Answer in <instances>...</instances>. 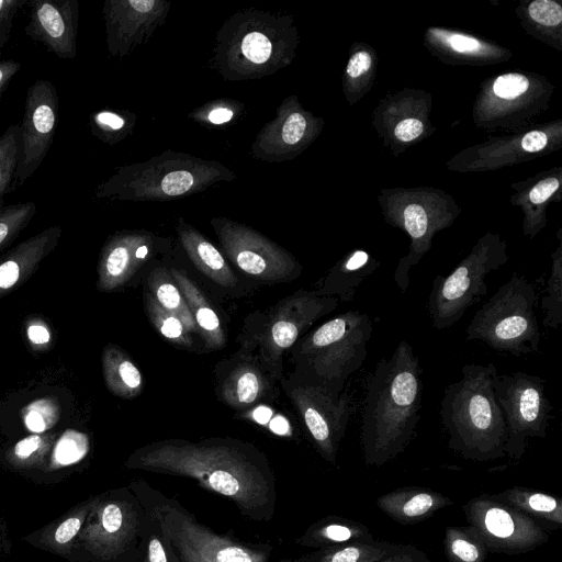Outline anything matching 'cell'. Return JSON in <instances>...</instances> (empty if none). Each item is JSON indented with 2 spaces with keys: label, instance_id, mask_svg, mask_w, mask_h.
<instances>
[{
  "label": "cell",
  "instance_id": "obj_1",
  "mask_svg": "<svg viewBox=\"0 0 562 562\" xmlns=\"http://www.w3.org/2000/svg\"><path fill=\"white\" fill-rule=\"evenodd\" d=\"M126 467L192 479L227 497L248 519L268 521L276 513L274 473L267 456L251 442L234 438L158 440L136 449Z\"/></svg>",
  "mask_w": 562,
  "mask_h": 562
},
{
  "label": "cell",
  "instance_id": "obj_2",
  "mask_svg": "<svg viewBox=\"0 0 562 562\" xmlns=\"http://www.w3.org/2000/svg\"><path fill=\"white\" fill-rule=\"evenodd\" d=\"M414 348L400 341L382 358L367 382L360 442L364 463L381 467L404 452L416 436L423 404V379Z\"/></svg>",
  "mask_w": 562,
  "mask_h": 562
},
{
  "label": "cell",
  "instance_id": "obj_3",
  "mask_svg": "<svg viewBox=\"0 0 562 562\" xmlns=\"http://www.w3.org/2000/svg\"><path fill=\"white\" fill-rule=\"evenodd\" d=\"M462 378L449 384L440 403L448 447L462 458L487 462L506 456V424L496 401L494 363L464 364Z\"/></svg>",
  "mask_w": 562,
  "mask_h": 562
},
{
  "label": "cell",
  "instance_id": "obj_4",
  "mask_svg": "<svg viewBox=\"0 0 562 562\" xmlns=\"http://www.w3.org/2000/svg\"><path fill=\"white\" fill-rule=\"evenodd\" d=\"M290 15L245 9L233 14L215 38L213 61L226 80L260 79L290 65L296 47Z\"/></svg>",
  "mask_w": 562,
  "mask_h": 562
},
{
  "label": "cell",
  "instance_id": "obj_5",
  "mask_svg": "<svg viewBox=\"0 0 562 562\" xmlns=\"http://www.w3.org/2000/svg\"><path fill=\"white\" fill-rule=\"evenodd\" d=\"M235 173L216 160L166 150L146 161L119 167L94 190L98 199L164 202L199 193Z\"/></svg>",
  "mask_w": 562,
  "mask_h": 562
},
{
  "label": "cell",
  "instance_id": "obj_6",
  "mask_svg": "<svg viewBox=\"0 0 562 562\" xmlns=\"http://www.w3.org/2000/svg\"><path fill=\"white\" fill-rule=\"evenodd\" d=\"M372 321L360 311L344 312L305 333L291 348L294 374L339 395L363 364Z\"/></svg>",
  "mask_w": 562,
  "mask_h": 562
},
{
  "label": "cell",
  "instance_id": "obj_7",
  "mask_svg": "<svg viewBox=\"0 0 562 562\" xmlns=\"http://www.w3.org/2000/svg\"><path fill=\"white\" fill-rule=\"evenodd\" d=\"M132 487L175 562H269L271 553L267 546L245 543L215 532L146 482L134 483Z\"/></svg>",
  "mask_w": 562,
  "mask_h": 562
},
{
  "label": "cell",
  "instance_id": "obj_8",
  "mask_svg": "<svg viewBox=\"0 0 562 562\" xmlns=\"http://www.w3.org/2000/svg\"><path fill=\"white\" fill-rule=\"evenodd\" d=\"M338 304V297L321 295L316 290H299L245 319L238 336L240 349L255 355L281 381L285 352Z\"/></svg>",
  "mask_w": 562,
  "mask_h": 562
},
{
  "label": "cell",
  "instance_id": "obj_9",
  "mask_svg": "<svg viewBox=\"0 0 562 562\" xmlns=\"http://www.w3.org/2000/svg\"><path fill=\"white\" fill-rule=\"evenodd\" d=\"M535 286L514 272L492 297L476 311L467 327V340H480L492 349L521 356L537 352L540 329L533 311Z\"/></svg>",
  "mask_w": 562,
  "mask_h": 562
},
{
  "label": "cell",
  "instance_id": "obj_10",
  "mask_svg": "<svg viewBox=\"0 0 562 562\" xmlns=\"http://www.w3.org/2000/svg\"><path fill=\"white\" fill-rule=\"evenodd\" d=\"M492 241L477 245L449 274L435 277L428 312L436 329L453 326L487 294V274L507 261L503 246Z\"/></svg>",
  "mask_w": 562,
  "mask_h": 562
},
{
  "label": "cell",
  "instance_id": "obj_11",
  "mask_svg": "<svg viewBox=\"0 0 562 562\" xmlns=\"http://www.w3.org/2000/svg\"><path fill=\"white\" fill-rule=\"evenodd\" d=\"M281 385L319 454L336 464L339 445L358 408L349 389L345 387L337 395L294 373L289 379H281Z\"/></svg>",
  "mask_w": 562,
  "mask_h": 562
},
{
  "label": "cell",
  "instance_id": "obj_12",
  "mask_svg": "<svg viewBox=\"0 0 562 562\" xmlns=\"http://www.w3.org/2000/svg\"><path fill=\"white\" fill-rule=\"evenodd\" d=\"M494 392L506 424L505 453L514 460H520L529 438H544L553 418L546 381L524 371L497 374Z\"/></svg>",
  "mask_w": 562,
  "mask_h": 562
},
{
  "label": "cell",
  "instance_id": "obj_13",
  "mask_svg": "<svg viewBox=\"0 0 562 562\" xmlns=\"http://www.w3.org/2000/svg\"><path fill=\"white\" fill-rule=\"evenodd\" d=\"M462 509L469 527L488 552L522 554L549 541L550 530L546 526L490 494L471 498Z\"/></svg>",
  "mask_w": 562,
  "mask_h": 562
},
{
  "label": "cell",
  "instance_id": "obj_14",
  "mask_svg": "<svg viewBox=\"0 0 562 562\" xmlns=\"http://www.w3.org/2000/svg\"><path fill=\"white\" fill-rule=\"evenodd\" d=\"M211 225L226 257L252 279L280 283L301 276L297 260L252 227L222 216L213 217Z\"/></svg>",
  "mask_w": 562,
  "mask_h": 562
},
{
  "label": "cell",
  "instance_id": "obj_15",
  "mask_svg": "<svg viewBox=\"0 0 562 562\" xmlns=\"http://www.w3.org/2000/svg\"><path fill=\"white\" fill-rule=\"evenodd\" d=\"M149 528V516L136 495L128 493L123 499L101 503L82 538L93 554L104 560L130 553L135 562H143Z\"/></svg>",
  "mask_w": 562,
  "mask_h": 562
},
{
  "label": "cell",
  "instance_id": "obj_16",
  "mask_svg": "<svg viewBox=\"0 0 562 562\" xmlns=\"http://www.w3.org/2000/svg\"><path fill=\"white\" fill-rule=\"evenodd\" d=\"M58 95L49 80L40 79L26 92L24 114L20 123L16 186L33 176L45 159L55 135Z\"/></svg>",
  "mask_w": 562,
  "mask_h": 562
},
{
  "label": "cell",
  "instance_id": "obj_17",
  "mask_svg": "<svg viewBox=\"0 0 562 562\" xmlns=\"http://www.w3.org/2000/svg\"><path fill=\"white\" fill-rule=\"evenodd\" d=\"M169 10L170 2L164 0L104 1L102 13L109 54L122 58L147 42L165 23Z\"/></svg>",
  "mask_w": 562,
  "mask_h": 562
},
{
  "label": "cell",
  "instance_id": "obj_18",
  "mask_svg": "<svg viewBox=\"0 0 562 562\" xmlns=\"http://www.w3.org/2000/svg\"><path fill=\"white\" fill-rule=\"evenodd\" d=\"M164 245L165 238L144 229L114 233L100 252L98 289L111 292L124 286Z\"/></svg>",
  "mask_w": 562,
  "mask_h": 562
},
{
  "label": "cell",
  "instance_id": "obj_19",
  "mask_svg": "<svg viewBox=\"0 0 562 562\" xmlns=\"http://www.w3.org/2000/svg\"><path fill=\"white\" fill-rule=\"evenodd\" d=\"M276 382V376L255 355L240 349L218 362L215 392L228 407L245 411L268 398Z\"/></svg>",
  "mask_w": 562,
  "mask_h": 562
},
{
  "label": "cell",
  "instance_id": "obj_20",
  "mask_svg": "<svg viewBox=\"0 0 562 562\" xmlns=\"http://www.w3.org/2000/svg\"><path fill=\"white\" fill-rule=\"evenodd\" d=\"M311 125L296 97L285 98L276 116L258 132L250 146L252 157L269 162L294 158L310 140Z\"/></svg>",
  "mask_w": 562,
  "mask_h": 562
},
{
  "label": "cell",
  "instance_id": "obj_21",
  "mask_svg": "<svg viewBox=\"0 0 562 562\" xmlns=\"http://www.w3.org/2000/svg\"><path fill=\"white\" fill-rule=\"evenodd\" d=\"M26 5V35L61 59L75 58L79 25L78 0H32Z\"/></svg>",
  "mask_w": 562,
  "mask_h": 562
},
{
  "label": "cell",
  "instance_id": "obj_22",
  "mask_svg": "<svg viewBox=\"0 0 562 562\" xmlns=\"http://www.w3.org/2000/svg\"><path fill=\"white\" fill-rule=\"evenodd\" d=\"M63 229L58 225L23 240L0 258V297L23 284L56 248Z\"/></svg>",
  "mask_w": 562,
  "mask_h": 562
},
{
  "label": "cell",
  "instance_id": "obj_23",
  "mask_svg": "<svg viewBox=\"0 0 562 562\" xmlns=\"http://www.w3.org/2000/svg\"><path fill=\"white\" fill-rule=\"evenodd\" d=\"M376 506L401 525H415L453 504L440 492L427 487L406 486L379 496Z\"/></svg>",
  "mask_w": 562,
  "mask_h": 562
},
{
  "label": "cell",
  "instance_id": "obj_24",
  "mask_svg": "<svg viewBox=\"0 0 562 562\" xmlns=\"http://www.w3.org/2000/svg\"><path fill=\"white\" fill-rule=\"evenodd\" d=\"M177 233L181 246L199 271L221 286L233 288L237 284V277L223 254L182 217L178 220Z\"/></svg>",
  "mask_w": 562,
  "mask_h": 562
},
{
  "label": "cell",
  "instance_id": "obj_25",
  "mask_svg": "<svg viewBox=\"0 0 562 562\" xmlns=\"http://www.w3.org/2000/svg\"><path fill=\"white\" fill-rule=\"evenodd\" d=\"M169 272L189 306L196 324L199 335L204 341V347L209 350L224 348L226 345L225 331L209 299L196 283L189 278L186 271L171 268Z\"/></svg>",
  "mask_w": 562,
  "mask_h": 562
},
{
  "label": "cell",
  "instance_id": "obj_26",
  "mask_svg": "<svg viewBox=\"0 0 562 562\" xmlns=\"http://www.w3.org/2000/svg\"><path fill=\"white\" fill-rule=\"evenodd\" d=\"M378 262L362 249L348 254L338 261L324 278L316 291L324 296L338 297L339 303L353 300L356 291L364 279L371 276Z\"/></svg>",
  "mask_w": 562,
  "mask_h": 562
},
{
  "label": "cell",
  "instance_id": "obj_27",
  "mask_svg": "<svg viewBox=\"0 0 562 562\" xmlns=\"http://www.w3.org/2000/svg\"><path fill=\"white\" fill-rule=\"evenodd\" d=\"M490 495L526 514L549 530L562 527V499L558 496L521 486H514Z\"/></svg>",
  "mask_w": 562,
  "mask_h": 562
},
{
  "label": "cell",
  "instance_id": "obj_28",
  "mask_svg": "<svg viewBox=\"0 0 562 562\" xmlns=\"http://www.w3.org/2000/svg\"><path fill=\"white\" fill-rule=\"evenodd\" d=\"M102 373L108 390L115 396L131 400L144 390L143 375L130 355L108 344L102 351Z\"/></svg>",
  "mask_w": 562,
  "mask_h": 562
},
{
  "label": "cell",
  "instance_id": "obj_29",
  "mask_svg": "<svg viewBox=\"0 0 562 562\" xmlns=\"http://www.w3.org/2000/svg\"><path fill=\"white\" fill-rule=\"evenodd\" d=\"M374 540L368 526L353 519L327 516L311 526L301 542L318 549Z\"/></svg>",
  "mask_w": 562,
  "mask_h": 562
},
{
  "label": "cell",
  "instance_id": "obj_30",
  "mask_svg": "<svg viewBox=\"0 0 562 562\" xmlns=\"http://www.w3.org/2000/svg\"><path fill=\"white\" fill-rule=\"evenodd\" d=\"M402 543L383 540L324 548L294 562H376L400 551Z\"/></svg>",
  "mask_w": 562,
  "mask_h": 562
},
{
  "label": "cell",
  "instance_id": "obj_31",
  "mask_svg": "<svg viewBox=\"0 0 562 562\" xmlns=\"http://www.w3.org/2000/svg\"><path fill=\"white\" fill-rule=\"evenodd\" d=\"M147 284L151 295L165 310L175 314L190 333L199 335L189 306L169 270L165 267L154 268L147 278Z\"/></svg>",
  "mask_w": 562,
  "mask_h": 562
},
{
  "label": "cell",
  "instance_id": "obj_32",
  "mask_svg": "<svg viewBox=\"0 0 562 562\" xmlns=\"http://www.w3.org/2000/svg\"><path fill=\"white\" fill-rule=\"evenodd\" d=\"M443 552L448 562H485L488 553L482 540L469 526L446 528Z\"/></svg>",
  "mask_w": 562,
  "mask_h": 562
},
{
  "label": "cell",
  "instance_id": "obj_33",
  "mask_svg": "<svg viewBox=\"0 0 562 562\" xmlns=\"http://www.w3.org/2000/svg\"><path fill=\"white\" fill-rule=\"evenodd\" d=\"M145 314L155 329L178 348L191 349L193 339L183 323L165 310L149 291L143 294Z\"/></svg>",
  "mask_w": 562,
  "mask_h": 562
},
{
  "label": "cell",
  "instance_id": "obj_34",
  "mask_svg": "<svg viewBox=\"0 0 562 562\" xmlns=\"http://www.w3.org/2000/svg\"><path fill=\"white\" fill-rule=\"evenodd\" d=\"M20 144V123L11 124L0 136V210L4 195L15 183Z\"/></svg>",
  "mask_w": 562,
  "mask_h": 562
},
{
  "label": "cell",
  "instance_id": "obj_35",
  "mask_svg": "<svg viewBox=\"0 0 562 562\" xmlns=\"http://www.w3.org/2000/svg\"><path fill=\"white\" fill-rule=\"evenodd\" d=\"M552 258L551 272L541 300V310L544 313L543 325L548 328L559 329L562 323V257L560 249Z\"/></svg>",
  "mask_w": 562,
  "mask_h": 562
},
{
  "label": "cell",
  "instance_id": "obj_36",
  "mask_svg": "<svg viewBox=\"0 0 562 562\" xmlns=\"http://www.w3.org/2000/svg\"><path fill=\"white\" fill-rule=\"evenodd\" d=\"M126 113L101 110L93 112L89 119V128L93 136L105 144L113 145L122 140L134 123Z\"/></svg>",
  "mask_w": 562,
  "mask_h": 562
},
{
  "label": "cell",
  "instance_id": "obj_37",
  "mask_svg": "<svg viewBox=\"0 0 562 562\" xmlns=\"http://www.w3.org/2000/svg\"><path fill=\"white\" fill-rule=\"evenodd\" d=\"M35 213L36 205L34 202L4 205L0 210V251L20 235Z\"/></svg>",
  "mask_w": 562,
  "mask_h": 562
},
{
  "label": "cell",
  "instance_id": "obj_38",
  "mask_svg": "<svg viewBox=\"0 0 562 562\" xmlns=\"http://www.w3.org/2000/svg\"><path fill=\"white\" fill-rule=\"evenodd\" d=\"M22 417L25 427L34 432L42 434L55 426L60 417L59 405L53 397L38 398L24 407Z\"/></svg>",
  "mask_w": 562,
  "mask_h": 562
},
{
  "label": "cell",
  "instance_id": "obj_39",
  "mask_svg": "<svg viewBox=\"0 0 562 562\" xmlns=\"http://www.w3.org/2000/svg\"><path fill=\"white\" fill-rule=\"evenodd\" d=\"M89 450V439L86 434L67 429L55 442L53 461L56 465H69L81 460Z\"/></svg>",
  "mask_w": 562,
  "mask_h": 562
},
{
  "label": "cell",
  "instance_id": "obj_40",
  "mask_svg": "<svg viewBox=\"0 0 562 562\" xmlns=\"http://www.w3.org/2000/svg\"><path fill=\"white\" fill-rule=\"evenodd\" d=\"M53 445L50 435H31L15 443L11 461L20 467H31L41 462Z\"/></svg>",
  "mask_w": 562,
  "mask_h": 562
},
{
  "label": "cell",
  "instance_id": "obj_41",
  "mask_svg": "<svg viewBox=\"0 0 562 562\" xmlns=\"http://www.w3.org/2000/svg\"><path fill=\"white\" fill-rule=\"evenodd\" d=\"M235 111L225 100H216L204 104L190 114L195 121L207 122L213 125H221L234 119Z\"/></svg>",
  "mask_w": 562,
  "mask_h": 562
},
{
  "label": "cell",
  "instance_id": "obj_42",
  "mask_svg": "<svg viewBox=\"0 0 562 562\" xmlns=\"http://www.w3.org/2000/svg\"><path fill=\"white\" fill-rule=\"evenodd\" d=\"M530 18L547 26H555L562 21V8L552 0H535L528 7Z\"/></svg>",
  "mask_w": 562,
  "mask_h": 562
},
{
  "label": "cell",
  "instance_id": "obj_43",
  "mask_svg": "<svg viewBox=\"0 0 562 562\" xmlns=\"http://www.w3.org/2000/svg\"><path fill=\"white\" fill-rule=\"evenodd\" d=\"M529 80L520 74H506L499 76L494 85V93L502 99H514L527 91Z\"/></svg>",
  "mask_w": 562,
  "mask_h": 562
},
{
  "label": "cell",
  "instance_id": "obj_44",
  "mask_svg": "<svg viewBox=\"0 0 562 562\" xmlns=\"http://www.w3.org/2000/svg\"><path fill=\"white\" fill-rule=\"evenodd\" d=\"M92 506L85 507L61 521L53 533L54 543L65 546L79 532L85 518Z\"/></svg>",
  "mask_w": 562,
  "mask_h": 562
},
{
  "label": "cell",
  "instance_id": "obj_45",
  "mask_svg": "<svg viewBox=\"0 0 562 562\" xmlns=\"http://www.w3.org/2000/svg\"><path fill=\"white\" fill-rule=\"evenodd\" d=\"M143 562H175V559L166 548L160 532L151 518L147 547Z\"/></svg>",
  "mask_w": 562,
  "mask_h": 562
},
{
  "label": "cell",
  "instance_id": "obj_46",
  "mask_svg": "<svg viewBox=\"0 0 562 562\" xmlns=\"http://www.w3.org/2000/svg\"><path fill=\"white\" fill-rule=\"evenodd\" d=\"M27 4V0H0V54L4 48L18 11Z\"/></svg>",
  "mask_w": 562,
  "mask_h": 562
},
{
  "label": "cell",
  "instance_id": "obj_47",
  "mask_svg": "<svg viewBox=\"0 0 562 562\" xmlns=\"http://www.w3.org/2000/svg\"><path fill=\"white\" fill-rule=\"evenodd\" d=\"M26 336L30 344L36 349L48 346L50 341L49 328L41 319H33L29 322Z\"/></svg>",
  "mask_w": 562,
  "mask_h": 562
},
{
  "label": "cell",
  "instance_id": "obj_48",
  "mask_svg": "<svg viewBox=\"0 0 562 562\" xmlns=\"http://www.w3.org/2000/svg\"><path fill=\"white\" fill-rule=\"evenodd\" d=\"M376 562H431V560L417 547L403 544L400 551Z\"/></svg>",
  "mask_w": 562,
  "mask_h": 562
},
{
  "label": "cell",
  "instance_id": "obj_49",
  "mask_svg": "<svg viewBox=\"0 0 562 562\" xmlns=\"http://www.w3.org/2000/svg\"><path fill=\"white\" fill-rule=\"evenodd\" d=\"M560 187L557 178H547L539 181L529 192V199L535 204L547 201Z\"/></svg>",
  "mask_w": 562,
  "mask_h": 562
},
{
  "label": "cell",
  "instance_id": "obj_50",
  "mask_svg": "<svg viewBox=\"0 0 562 562\" xmlns=\"http://www.w3.org/2000/svg\"><path fill=\"white\" fill-rule=\"evenodd\" d=\"M422 132L423 123L417 119H405L401 121L394 130L396 138L403 142L417 138Z\"/></svg>",
  "mask_w": 562,
  "mask_h": 562
},
{
  "label": "cell",
  "instance_id": "obj_51",
  "mask_svg": "<svg viewBox=\"0 0 562 562\" xmlns=\"http://www.w3.org/2000/svg\"><path fill=\"white\" fill-rule=\"evenodd\" d=\"M370 66V55L367 52H358L349 59L346 71L350 78H357L367 72Z\"/></svg>",
  "mask_w": 562,
  "mask_h": 562
},
{
  "label": "cell",
  "instance_id": "obj_52",
  "mask_svg": "<svg viewBox=\"0 0 562 562\" xmlns=\"http://www.w3.org/2000/svg\"><path fill=\"white\" fill-rule=\"evenodd\" d=\"M20 68L21 64L14 59L0 61V98Z\"/></svg>",
  "mask_w": 562,
  "mask_h": 562
},
{
  "label": "cell",
  "instance_id": "obj_53",
  "mask_svg": "<svg viewBox=\"0 0 562 562\" xmlns=\"http://www.w3.org/2000/svg\"><path fill=\"white\" fill-rule=\"evenodd\" d=\"M449 45L457 52L465 53L473 52L480 47V42L470 36L461 34H451L448 37Z\"/></svg>",
  "mask_w": 562,
  "mask_h": 562
},
{
  "label": "cell",
  "instance_id": "obj_54",
  "mask_svg": "<svg viewBox=\"0 0 562 562\" xmlns=\"http://www.w3.org/2000/svg\"><path fill=\"white\" fill-rule=\"evenodd\" d=\"M548 137L544 133L532 131L527 133L521 139V147L529 153L538 151L547 145Z\"/></svg>",
  "mask_w": 562,
  "mask_h": 562
}]
</instances>
